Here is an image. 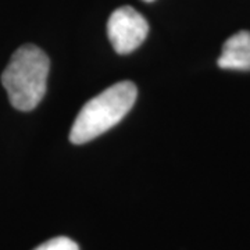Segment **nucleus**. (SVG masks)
<instances>
[{"label": "nucleus", "mask_w": 250, "mask_h": 250, "mask_svg": "<svg viewBox=\"0 0 250 250\" xmlns=\"http://www.w3.org/2000/svg\"><path fill=\"white\" fill-rule=\"evenodd\" d=\"M138 89L131 81H121L90 99L81 108L70 132L74 145H82L104 134L132 108Z\"/></svg>", "instance_id": "f03ea898"}, {"label": "nucleus", "mask_w": 250, "mask_h": 250, "mask_svg": "<svg viewBox=\"0 0 250 250\" xmlns=\"http://www.w3.org/2000/svg\"><path fill=\"white\" fill-rule=\"evenodd\" d=\"M143 1H146V3H152V1H154V0H143Z\"/></svg>", "instance_id": "423d86ee"}, {"label": "nucleus", "mask_w": 250, "mask_h": 250, "mask_svg": "<svg viewBox=\"0 0 250 250\" xmlns=\"http://www.w3.org/2000/svg\"><path fill=\"white\" fill-rule=\"evenodd\" d=\"M218 65L224 70L250 71V32L241 31L225 41Z\"/></svg>", "instance_id": "20e7f679"}, {"label": "nucleus", "mask_w": 250, "mask_h": 250, "mask_svg": "<svg viewBox=\"0 0 250 250\" xmlns=\"http://www.w3.org/2000/svg\"><path fill=\"white\" fill-rule=\"evenodd\" d=\"M50 62L35 45H24L11 56L1 74L10 103L20 111H31L42 102L47 88Z\"/></svg>", "instance_id": "f257e3e1"}, {"label": "nucleus", "mask_w": 250, "mask_h": 250, "mask_svg": "<svg viewBox=\"0 0 250 250\" xmlns=\"http://www.w3.org/2000/svg\"><path fill=\"white\" fill-rule=\"evenodd\" d=\"M107 34L117 53L128 54L142 45L149 34V24L141 13L124 6L114 10L108 18Z\"/></svg>", "instance_id": "7ed1b4c3"}, {"label": "nucleus", "mask_w": 250, "mask_h": 250, "mask_svg": "<svg viewBox=\"0 0 250 250\" xmlns=\"http://www.w3.org/2000/svg\"><path fill=\"white\" fill-rule=\"evenodd\" d=\"M34 250H80L78 245L75 242L67 238V236H57L53 239H49L41 246H38Z\"/></svg>", "instance_id": "39448f33"}]
</instances>
